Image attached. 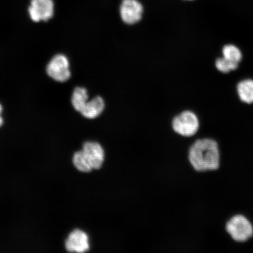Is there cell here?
<instances>
[{
	"mask_svg": "<svg viewBox=\"0 0 253 253\" xmlns=\"http://www.w3.org/2000/svg\"><path fill=\"white\" fill-rule=\"evenodd\" d=\"M188 159L195 171H214L219 169L221 164L219 144L212 138H198L189 148Z\"/></svg>",
	"mask_w": 253,
	"mask_h": 253,
	"instance_id": "obj_1",
	"label": "cell"
},
{
	"mask_svg": "<svg viewBox=\"0 0 253 253\" xmlns=\"http://www.w3.org/2000/svg\"><path fill=\"white\" fill-rule=\"evenodd\" d=\"M225 229L231 239L236 243H246L253 236V223L243 214H236L231 217L227 221Z\"/></svg>",
	"mask_w": 253,
	"mask_h": 253,
	"instance_id": "obj_2",
	"label": "cell"
},
{
	"mask_svg": "<svg viewBox=\"0 0 253 253\" xmlns=\"http://www.w3.org/2000/svg\"><path fill=\"white\" fill-rule=\"evenodd\" d=\"M172 126L176 134L190 137L198 133L201 127V122L197 114L187 110L174 118Z\"/></svg>",
	"mask_w": 253,
	"mask_h": 253,
	"instance_id": "obj_3",
	"label": "cell"
},
{
	"mask_svg": "<svg viewBox=\"0 0 253 253\" xmlns=\"http://www.w3.org/2000/svg\"><path fill=\"white\" fill-rule=\"evenodd\" d=\"M46 72L50 78L57 82L68 81L71 74L67 57L61 54L53 57L47 66Z\"/></svg>",
	"mask_w": 253,
	"mask_h": 253,
	"instance_id": "obj_4",
	"label": "cell"
},
{
	"mask_svg": "<svg viewBox=\"0 0 253 253\" xmlns=\"http://www.w3.org/2000/svg\"><path fill=\"white\" fill-rule=\"evenodd\" d=\"M84 157L93 170H98L102 167L105 160V152L99 142L87 141L82 146Z\"/></svg>",
	"mask_w": 253,
	"mask_h": 253,
	"instance_id": "obj_5",
	"label": "cell"
},
{
	"mask_svg": "<svg viewBox=\"0 0 253 253\" xmlns=\"http://www.w3.org/2000/svg\"><path fill=\"white\" fill-rule=\"evenodd\" d=\"M28 11L33 21H47L53 17L54 4L52 0H31Z\"/></svg>",
	"mask_w": 253,
	"mask_h": 253,
	"instance_id": "obj_6",
	"label": "cell"
},
{
	"mask_svg": "<svg viewBox=\"0 0 253 253\" xmlns=\"http://www.w3.org/2000/svg\"><path fill=\"white\" fill-rule=\"evenodd\" d=\"M143 7L137 0H123L120 7V14L125 23L133 25L141 20Z\"/></svg>",
	"mask_w": 253,
	"mask_h": 253,
	"instance_id": "obj_7",
	"label": "cell"
},
{
	"mask_svg": "<svg viewBox=\"0 0 253 253\" xmlns=\"http://www.w3.org/2000/svg\"><path fill=\"white\" fill-rule=\"evenodd\" d=\"M65 245V249L68 252H87L90 250L89 237L84 231L75 229L68 235Z\"/></svg>",
	"mask_w": 253,
	"mask_h": 253,
	"instance_id": "obj_8",
	"label": "cell"
},
{
	"mask_svg": "<svg viewBox=\"0 0 253 253\" xmlns=\"http://www.w3.org/2000/svg\"><path fill=\"white\" fill-rule=\"evenodd\" d=\"M236 90L240 102L248 105L253 104V78H245L240 80L237 83Z\"/></svg>",
	"mask_w": 253,
	"mask_h": 253,
	"instance_id": "obj_9",
	"label": "cell"
},
{
	"mask_svg": "<svg viewBox=\"0 0 253 253\" xmlns=\"http://www.w3.org/2000/svg\"><path fill=\"white\" fill-rule=\"evenodd\" d=\"M105 107V103L102 97L96 96L87 101L83 109L80 112L82 115L88 119L98 118L102 114Z\"/></svg>",
	"mask_w": 253,
	"mask_h": 253,
	"instance_id": "obj_10",
	"label": "cell"
},
{
	"mask_svg": "<svg viewBox=\"0 0 253 253\" xmlns=\"http://www.w3.org/2000/svg\"><path fill=\"white\" fill-rule=\"evenodd\" d=\"M220 56L230 62L240 64L243 61V53L240 47L234 43H227L221 47Z\"/></svg>",
	"mask_w": 253,
	"mask_h": 253,
	"instance_id": "obj_11",
	"label": "cell"
},
{
	"mask_svg": "<svg viewBox=\"0 0 253 253\" xmlns=\"http://www.w3.org/2000/svg\"><path fill=\"white\" fill-rule=\"evenodd\" d=\"M88 98L86 88L80 87L75 88L72 96V104L74 109L81 112L87 102Z\"/></svg>",
	"mask_w": 253,
	"mask_h": 253,
	"instance_id": "obj_12",
	"label": "cell"
},
{
	"mask_svg": "<svg viewBox=\"0 0 253 253\" xmlns=\"http://www.w3.org/2000/svg\"><path fill=\"white\" fill-rule=\"evenodd\" d=\"M214 67L216 70L224 75L230 74L237 70L239 64L227 61L221 56H217L214 62Z\"/></svg>",
	"mask_w": 253,
	"mask_h": 253,
	"instance_id": "obj_13",
	"label": "cell"
},
{
	"mask_svg": "<svg viewBox=\"0 0 253 253\" xmlns=\"http://www.w3.org/2000/svg\"><path fill=\"white\" fill-rule=\"evenodd\" d=\"M72 163L75 169L83 173H89L93 170L84 156L82 150L76 152L72 157Z\"/></svg>",
	"mask_w": 253,
	"mask_h": 253,
	"instance_id": "obj_14",
	"label": "cell"
},
{
	"mask_svg": "<svg viewBox=\"0 0 253 253\" xmlns=\"http://www.w3.org/2000/svg\"><path fill=\"white\" fill-rule=\"evenodd\" d=\"M2 112V107L1 105V104H0V127L2 126L3 123H4V120H3V119L1 116V113Z\"/></svg>",
	"mask_w": 253,
	"mask_h": 253,
	"instance_id": "obj_15",
	"label": "cell"
}]
</instances>
